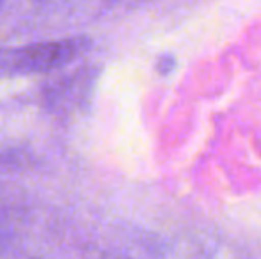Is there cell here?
Wrapping results in <instances>:
<instances>
[{
	"label": "cell",
	"instance_id": "obj_1",
	"mask_svg": "<svg viewBox=\"0 0 261 259\" xmlns=\"http://www.w3.org/2000/svg\"><path fill=\"white\" fill-rule=\"evenodd\" d=\"M91 46L86 36L0 48V69L13 73H45L68 66Z\"/></svg>",
	"mask_w": 261,
	"mask_h": 259
},
{
	"label": "cell",
	"instance_id": "obj_2",
	"mask_svg": "<svg viewBox=\"0 0 261 259\" xmlns=\"http://www.w3.org/2000/svg\"><path fill=\"white\" fill-rule=\"evenodd\" d=\"M98 259H132V257H128V256H123V254H112V252H109V254H101Z\"/></svg>",
	"mask_w": 261,
	"mask_h": 259
},
{
	"label": "cell",
	"instance_id": "obj_3",
	"mask_svg": "<svg viewBox=\"0 0 261 259\" xmlns=\"http://www.w3.org/2000/svg\"><path fill=\"white\" fill-rule=\"evenodd\" d=\"M0 4H2V0H0Z\"/></svg>",
	"mask_w": 261,
	"mask_h": 259
}]
</instances>
